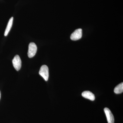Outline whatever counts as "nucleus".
<instances>
[{"instance_id": "obj_1", "label": "nucleus", "mask_w": 123, "mask_h": 123, "mask_svg": "<svg viewBox=\"0 0 123 123\" xmlns=\"http://www.w3.org/2000/svg\"><path fill=\"white\" fill-rule=\"evenodd\" d=\"M39 74L46 81H47L49 77L48 67L46 65H43L41 66L40 69Z\"/></svg>"}, {"instance_id": "obj_2", "label": "nucleus", "mask_w": 123, "mask_h": 123, "mask_svg": "<svg viewBox=\"0 0 123 123\" xmlns=\"http://www.w3.org/2000/svg\"><path fill=\"white\" fill-rule=\"evenodd\" d=\"M37 46L35 43H31L29 44L28 56L29 58H32L35 55L37 51Z\"/></svg>"}, {"instance_id": "obj_3", "label": "nucleus", "mask_w": 123, "mask_h": 123, "mask_svg": "<svg viewBox=\"0 0 123 123\" xmlns=\"http://www.w3.org/2000/svg\"><path fill=\"white\" fill-rule=\"evenodd\" d=\"M12 63L13 67L17 71L20 70L21 67L22 62L19 55H17L14 56L12 60Z\"/></svg>"}, {"instance_id": "obj_4", "label": "nucleus", "mask_w": 123, "mask_h": 123, "mask_svg": "<svg viewBox=\"0 0 123 123\" xmlns=\"http://www.w3.org/2000/svg\"><path fill=\"white\" fill-rule=\"evenodd\" d=\"M82 36V30L81 29H77L72 34L70 39L73 40H77L81 38Z\"/></svg>"}, {"instance_id": "obj_5", "label": "nucleus", "mask_w": 123, "mask_h": 123, "mask_svg": "<svg viewBox=\"0 0 123 123\" xmlns=\"http://www.w3.org/2000/svg\"><path fill=\"white\" fill-rule=\"evenodd\" d=\"M104 112L105 114L108 123H114V116L110 109L108 108L104 109Z\"/></svg>"}, {"instance_id": "obj_6", "label": "nucleus", "mask_w": 123, "mask_h": 123, "mask_svg": "<svg viewBox=\"0 0 123 123\" xmlns=\"http://www.w3.org/2000/svg\"><path fill=\"white\" fill-rule=\"evenodd\" d=\"M82 95L84 98L90 99L91 101H94L95 99L94 95L92 92L88 91H86L82 92Z\"/></svg>"}, {"instance_id": "obj_7", "label": "nucleus", "mask_w": 123, "mask_h": 123, "mask_svg": "<svg viewBox=\"0 0 123 123\" xmlns=\"http://www.w3.org/2000/svg\"><path fill=\"white\" fill-rule=\"evenodd\" d=\"M13 17H11V18L9 20L8 22V24L7 27H6V29L5 31L4 35L5 36H6L8 35V34L10 31L11 30V27L12 25L13 21Z\"/></svg>"}, {"instance_id": "obj_8", "label": "nucleus", "mask_w": 123, "mask_h": 123, "mask_svg": "<svg viewBox=\"0 0 123 123\" xmlns=\"http://www.w3.org/2000/svg\"><path fill=\"white\" fill-rule=\"evenodd\" d=\"M114 91L115 93L117 94L121 93L123 92V83H120L115 88Z\"/></svg>"}, {"instance_id": "obj_9", "label": "nucleus", "mask_w": 123, "mask_h": 123, "mask_svg": "<svg viewBox=\"0 0 123 123\" xmlns=\"http://www.w3.org/2000/svg\"><path fill=\"white\" fill-rule=\"evenodd\" d=\"M0 98H1V93H0Z\"/></svg>"}]
</instances>
